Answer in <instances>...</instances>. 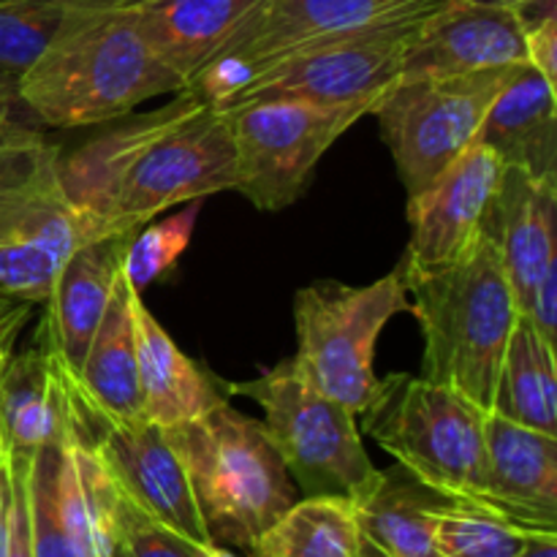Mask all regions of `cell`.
<instances>
[{"instance_id": "obj_1", "label": "cell", "mask_w": 557, "mask_h": 557, "mask_svg": "<svg viewBox=\"0 0 557 557\" xmlns=\"http://www.w3.org/2000/svg\"><path fill=\"white\" fill-rule=\"evenodd\" d=\"M58 177L65 196L107 232L136 234L172 207L234 190L226 114L180 90L174 101L112 125L71 156L60 152Z\"/></svg>"}, {"instance_id": "obj_2", "label": "cell", "mask_w": 557, "mask_h": 557, "mask_svg": "<svg viewBox=\"0 0 557 557\" xmlns=\"http://www.w3.org/2000/svg\"><path fill=\"white\" fill-rule=\"evenodd\" d=\"M180 90L123 0L76 9L22 76L16 103L49 128H82L117 123L136 103Z\"/></svg>"}, {"instance_id": "obj_3", "label": "cell", "mask_w": 557, "mask_h": 557, "mask_svg": "<svg viewBox=\"0 0 557 557\" xmlns=\"http://www.w3.org/2000/svg\"><path fill=\"white\" fill-rule=\"evenodd\" d=\"M422 330V379L493 406L495 379L520 321L498 248L482 232L471 250L444 267H397Z\"/></svg>"}, {"instance_id": "obj_4", "label": "cell", "mask_w": 557, "mask_h": 557, "mask_svg": "<svg viewBox=\"0 0 557 557\" xmlns=\"http://www.w3.org/2000/svg\"><path fill=\"white\" fill-rule=\"evenodd\" d=\"M166 433L215 547L250 555L267 528L299 500L264 424L226 400Z\"/></svg>"}, {"instance_id": "obj_5", "label": "cell", "mask_w": 557, "mask_h": 557, "mask_svg": "<svg viewBox=\"0 0 557 557\" xmlns=\"http://www.w3.org/2000/svg\"><path fill=\"white\" fill-rule=\"evenodd\" d=\"M359 417L362 433L411 476L444 498L482 506L484 408L422 375L395 373Z\"/></svg>"}, {"instance_id": "obj_6", "label": "cell", "mask_w": 557, "mask_h": 557, "mask_svg": "<svg viewBox=\"0 0 557 557\" xmlns=\"http://www.w3.org/2000/svg\"><path fill=\"white\" fill-rule=\"evenodd\" d=\"M221 386L264 411L267 438L305 498L359 504L373 493L381 471L364 451L357 413L310 386L294 359L245 384Z\"/></svg>"}, {"instance_id": "obj_7", "label": "cell", "mask_w": 557, "mask_h": 557, "mask_svg": "<svg viewBox=\"0 0 557 557\" xmlns=\"http://www.w3.org/2000/svg\"><path fill=\"white\" fill-rule=\"evenodd\" d=\"M449 0H261L190 76L185 90L226 109L283 58L375 27L417 22Z\"/></svg>"}, {"instance_id": "obj_8", "label": "cell", "mask_w": 557, "mask_h": 557, "mask_svg": "<svg viewBox=\"0 0 557 557\" xmlns=\"http://www.w3.org/2000/svg\"><path fill=\"white\" fill-rule=\"evenodd\" d=\"M411 310L397 270L368 286L310 283L294 297V364L310 386L359 417L381 386L373 370L379 335L395 315Z\"/></svg>"}, {"instance_id": "obj_9", "label": "cell", "mask_w": 557, "mask_h": 557, "mask_svg": "<svg viewBox=\"0 0 557 557\" xmlns=\"http://www.w3.org/2000/svg\"><path fill=\"white\" fill-rule=\"evenodd\" d=\"M509 71L511 65L462 76L397 79L379 98L370 114L379 117L408 199L430 188L476 145L484 114Z\"/></svg>"}, {"instance_id": "obj_10", "label": "cell", "mask_w": 557, "mask_h": 557, "mask_svg": "<svg viewBox=\"0 0 557 557\" xmlns=\"http://www.w3.org/2000/svg\"><path fill=\"white\" fill-rule=\"evenodd\" d=\"M223 114L234 145V190L256 210L281 212L302 196L324 152L368 112L294 98H248Z\"/></svg>"}, {"instance_id": "obj_11", "label": "cell", "mask_w": 557, "mask_h": 557, "mask_svg": "<svg viewBox=\"0 0 557 557\" xmlns=\"http://www.w3.org/2000/svg\"><path fill=\"white\" fill-rule=\"evenodd\" d=\"M424 20L302 49L261 71L234 103L248 98H294L319 107L364 109L370 114L379 98L400 79L406 49Z\"/></svg>"}, {"instance_id": "obj_12", "label": "cell", "mask_w": 557, "mask_h": 557, "mask_svg": "<svg viewBox=\"0 0 557 557\" xmlns=\"http://www.w3.org/2000/svg\"><path fill=\"white\" fill-rule=\"evenodd\" d=\"M71 422L76 433L90 444L107 476L125 498L190 542L212 547L190 490L188 471L166 430L147 419L109 424L90 417L76 397L74 381H71Z\"/></svg>"}, {"instance_id": "obj_13", "label": "cell", "mask_w": 557, "mask_h": 557, "mask_svg": "<svg viewBox=\"0 0 557 557\" xmlns=\"http://www.w3.org/2000/svg\"><path fill=\"white\" fill-rule=\"evenodd\" d=\"M107 234L112 232L65 196L54 161L0 237V299L44 305L71 256Z\"/></svg>"}, {"instance_id": "obj_14", "label": "cell", "mask_w": 557, "mask_h": 557, "mask_svg": "<svg viewBox=\"0 0 557 557\" xmlns=\"http://www.w3.org/2000/svg\"><path fill=\"white\" fill-rule=\"evenodd\" d=\"M33 557H103L96 509V455L71 422L69 438L27 462Z\"/></svg>"}, {"instance_id": "obj_15", "label": "cell", "mask_w": 557, "mask_h": 557, "mask_svg": "<svg viewBox=\"0 0 557 557\" xmlns=\"http://www.w3.org/2000/svg\"><path fill=\"white\" fill-rule=\"evenodd\" d=\"M504 172V161L493 150L473 145L430 188L408 199L411 243L403 261L444 267L466 256L482 237Z\"/></svg>"}, {"instance_id": "obj_16", "label": "cell", "mask_w": 557, "mask_h": 557, "mask_svg": "<svg viewBox=\"0 0 557 557\" xmlns=\"http://www.w3.org/2000/svg\"><path fill=\"white\" fill-rule=\"evenodd\" d=\"M528 63L525 27L517 11L449 0L413 33L400 79L462 76Z\"/></svg>"}, {"instance_id": "obj_17", "label": "cell", "mask_w": 557, "mask_h": 557, "mask_svg": "<svg viewBox=\"0 0 557 557\" xmlns=\"http://www.w3.org/2000/svg\"><path fill=\"white\" fill-rule=\"evenodd\" d=\"M482 506L528 531L557 533V435L484 417Z\"/></svg>"}, {"instance_id": "obj_18", "label": "cell", "mask_w": 557, "mask_h": 557, "mask_svg": "<svg viewBox=\"0 0 557 557\" xmlns=\"http://www.w3.org/2000/svg\"><path fill=\"white\" fill-rule=\"evenodd\" d=\"M555 218L557 183L533 180L520 169L506 166L484 234L498 248L520 315L528 313L536 288L557 267Z\"/></svg>"}, {"instance_id": "obj_19", "label": "cell", "mask_w": 557, "mask_h": 557, "mask_svg": "<svg viewBox=\"0 0 557 557\" xmlns=\"http://www.w3.org/2000/svg\"><path fill=\"white\" fill-rule=\"evenodd\" d=\"M71 433V370L52 343L36 332L30 348L0 368V446L30 451Z\"/></svg>"}, {"instance_id": "obj_20", "label": "cell", "mask_w": 557, "mask_h": 557, "mask_svg": "<svg viewBox=\"0 0 557 557\" xmlns=\"http://www.w3.org/2000/svg\"><path fill=\"white\" fill-rule=\"evenodd\" d=\"M131 237L134 234H107L82 245L63 267L52 294L44 302L47 313L38 335L52 343L71 373L79 370L87 346L117 292Z\"/></svg>"}, {"instance_id": "obj_21", "label": "cell", "mask_w": 557, "mask_h": 557, "mask_svg": "<svg viewBox=\"0 0 557 557\" xmlns=\"http://www.w3.org/2000/svg\"><path fill=\"white\" fill-rule=\"evenodd\" d=\"M476 145L493 150L504 166L557 183V87L531 63L511 65Z\"/></svg>"}, {"instance_id": "obj_22", "label": "cell", "mask_w": 557, "mask_h": 557, "mask_svg": "<svg viewBox=\"0 0 557 557\" xmlns=\"http://www.w3.org/2000/svg\"><path fill=\"white\" fill-rule=\"evenodd\" d=\"M136 368H139L141 413L158 428H180L205 417L223 403L218 379L185 357L166 330L147 310L141 294H134Z\"/></svg>"}, {"instance_id": "obj_23", "label": "cell", "mask_w": 557, "mask_h": 557, "mask_svg": "<svg viewBox=\"0 0 557 557\" xmlns=\"http://www.w3.org/2000/svg\"><path fill=\"white\" fill-rule=\"evenodd\" d=\"M134 294L136 288L120 277L117 292L87 346L79 370L71 373L74 392L85 411L109 424L145 419L136 368Z\"/></svg>"}, {"instance_id": "obj_24", "label": "cell", "mask_w": 557, "mask_h": 557, "mask_svg": "<svg viewBox=\"0 0 557 557\" xmlns=\"http://www.w3.org/2000/svg\"><path fill=\"white\" fill-rule=\"evenodd\" d=\"M261 0H131L136 25L163 69L188 87L190 76Z\"/></svg>"}, {"instance_id": "obj_25", "label": "cell", "mask_w": 557, "mask_h": 557, "mask_svg": "<svg viewBox=\"0 0 557 557\" xmlns=\"http://www.w3.org/2000/svg\"><path fill=\"white\" fill-rule=\"evenodd\" d=\"M446 500L406 468L381 471L373 493L354 504L362 557H438L435 515Z\"/></svg>"}, {"instance_id": "obj_26", "label": "cell", "mask_w": 557, "mask_h": 557, "mask_svg": "<svg viewBox=\"0 0 557 557\" xmlns=\"http://www.w3.org/2000/svg\"><path fill=\"white\" fill-rule=\"evenodd\" d=\"M490 411L525 428L557 435L555 346H549L522 315L506 343Z\"/></svg>"}, {"instance_id": "obj_27", "label": "cell", "mask_w": 557, "mask_h": 557, "mask_svg": "<svg viewBox=\"0 0 557 557\" xmlns=\"http://www.w3.org/2000/svg\"><path fill=\"white\" fill-rule=\"evenodd\" d=\"M250 557H362L357 509L343 498H299L267 528Z\"/></svg>"}, {"instance_id": "obj_28", "label": "cell", "mask_w": 557, "mask_h": 557, "mask_svg": "<svg viewBox=\"0 0 557 557\" xmlns=\"http://www.w3.org/2000/svg\"><path fill=\"white\" fill-rule=\"evenodd\" d=\"M96 455V451H92ZM96 509L103 557H210V547L158 522L125 498L96 457ZM215 547V544H212Z\"/></svg>"}, {"instance_id": "obj_29", "label": "cell", "mask_w": 557, "mask_h": 557, "mask_svg": "<svg viewBox=\"0 0 557 557\" xmlns=\"http://www.w3.org/2000/svg\"><path fill=\"white\" fill-rule=\"evenodd\" d=\"M103 3L123 0H0V92L16 103L22 76L41 58L63 22L76 9Z\"/></svg>"}, {"instance_id": "obj_30", "label": "cell", "mask_w": 557, "mask_h": 557, "mask_svg": "<svg viewBox=\"0 0 557 557\" xmlns=\"http://www.w3.org/2000/svg\"><path fill=\"white\" fill-rule=\"evenodd\" d=\"M531 533L536 531L462 500H446L435 515L438 557H517Z\"/></svg>"}, {"instance_id": "obj_31", "label": "cell", "mask_w": 557, "mask_h": 557, "mask_svg": "<svg viewBox=\"0 0 557 557\" xmlns=\"http://www.w3.org/2000/svg\"><path fill=\"white\" fill-rule=\"evenodd\" d=\"M199 201L201 199L188 201L183 212H174L163 221L145 223L131 237L123 261V277L136 292L141 294L147 286L169 275L180 256L188 250L190 239H194L196 218H199Z\"/></svg>"}, {"instance_id": "obj_32", "label": "cell", "mask_w": 557, "mask_h": 557, "mask_svg": "<svg viewBox=\"0 0 557 557\" xmlns=\"http://www.w3.org/2000/svg\"><path fill=\"white\" fill-rule=\"evenodd\" d=\"M58 156V147L44 141L41 134L0 145V237L44 174L54 166Z\"/></svg>"}, {"instance_id": "obj_33", "label": "cell", "mask_w": 557, "mask_h": 557, "mask_svg": "<svg viewBox=\"0 0 557 557\" xmlns=\"http://www.w3.org/2000/svg\"><path fill=\"white\" fill-rule=\"evenodd\" d=\"M0 449H3V446H0ZM30 455H25V451H5L11 473V511L5 557H33L30 506H27V462H30Z\"/></svg>"}, {"instance_id": "obj_34", "label": "cell", "mask_w": 557, "mask_h": 557, "mask_svg": "<svg viewBox=\"0 0 557 557\" xmlns=\"http://www.w3.org/2000/svg\"><path fill=\"white\" fill-rule=\"evenodd\" d=\"M525 27V60L557 87V14L528 22Z\"/></svg>"}, {"instance_id": "obj_35", "label": "cell", "mask_w": 557, "mask_h": 557, "mask_svg": "<svg viewBox=\"0 0 557 557\" xmlns=\"http://www.w3.org/2000/svg\"><path fill=\"white\" fill-rule=\"evenodd\" d=\"M30 310H33L30 305H16V302H5L3 308H0V368H3L5 359L11 357V351H14V341L20 337Z\"/></svg>"}, {"instance_id": "obj_36", "label": "cell", "mask_w": 557, "mask_h": 557, "mask_svg": "<svg viewBox=\"0 0 557 557\" xmlns=\"http://www.w3.org/2000/svg\"><path fill=\"white\" fill-rule=\"evenodd\" d=\"M16 109L20 107L0 92V145H11V141H22V139H30V136H38V131L27 128V125L16 117Z\"/></svg>"}, {"instance_id": "obj_37", "label": "cell", "mask_w": 557, "mask_h": 557, "mask_svg": "<svg viewBox=\"0 0 557 557\" xmlns=\"http://www.w3.org/2000/svg\"><path fill=\"white\" fill-rule=\"evenodd\" d=\"M9 511H11V473L5 451L0 449V557H5L9 544Z\"/></svg>"}, {"instance_id": "obj_38", "label": "cell", "mask_w": 557, "mask_h": 557, "mask_svg": "<svg viewBox=\"0 0 557 557\" xmlns=\"http://www.w3.org/2000/svg\"><path fill=\"white\" fill-rule=\"evenodd\" d=\"M517 557H557V533H531V539Z\"/></svg>"}, {"instance_id": "obj_39", "label": "cell", "mask_w": 557, "mask_h": 557, "mask_svg": "<svg viewBox=\"0 0 557 557\" xmlns=\"http://www.w3.org/2000/svg\"><path fill=\"white\" fill-rule=\"evenodd\" d=\"M468 3H479V5H495V9H522V5L533 3V0H468Z\"/></svg>"}, {"instance_id": "obj_40", "label": "cell", "mask_w": 557, "mask_h": 557, "mask_svg": "<svg viewBox=\"0 0 557 557\" xmlns=\"http://www.w3.org/2000/svg\"><path fill=\"white\" fill-rule=\"evenodd\" d=\"M210 557H243V555L232 553V549H226V547H210Z\"/></svg>"}, {"instance_id": "obj_41", "label": "cell", "mask_w": 557, "mask_h": 557, "mask_svg": "<svg viewBox=\"0 0 557 557\" xmlns=\"http://www.w3.org/2000/svg\"><path fill=\"white\" fill-rule=\"evenodd\" d=\"M3 305H5V302H3V299H0V308H3Z\"/></svg>"}]
</instances>
